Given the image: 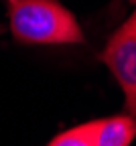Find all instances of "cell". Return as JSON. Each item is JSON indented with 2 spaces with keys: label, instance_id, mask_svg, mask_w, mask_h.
Returning a JSON list of instances; mask_svg holds the SVG:
<instances>
[{
  "label": "cell",
  "instance_id": "obj_3",
  "mask_svg": "<svg viewBox=\"0 0 136 146\" xmlns=\"http://www.w3.org/2000/svg\"><path fill=\"white\" fill-rule=\"evenodd\" d=\"M91 146H130L136 134V122L130 114L85 122Z\"/></svg>",
  "mask_w": 136,
  "mask_h": 146
},
{
  "label": "cell",
  "instance_id": "obj_5",
  "mask_svg": "<svg viewBox=\"0 0 136 146\" xmlns=\"http://www.w3.org/2000/svg\"><path fill=\"white\" fill-rule=\"evenodd\" d=\"M0 33H2V27H0Z\"/></svg>",
  "mask_w": 136,
  "mask_h": 146
},
{
  "label": "cell",
  "instance_id": "obj_4",
  "mask_svg": "<svg viewBox=\"0 0 136 146\" xmlns=\"http://www.w3.org/2000/svg\"><path fill=\"white\" fill-rule=\"evenodd\" d=\"M47 146H91L89 134H87V126L79 124L75 128H69V130L57 134Z\"/></svg>",
  "mask_w": 136,
  "mask_h": 146
},
{
  "label": "cell",
  "instance_id": "obj_2",
  "mask_svg": "<svg viewBox=\"0 0 136 146\" xmlns=\"http://www.w3.org/2000/svg\"><path fill=\"white\" fill-rule=\"evenodd\" d=\"M100 59L112 71L120 89L124 91L126 112L134 116L136 110V16L134 14H130L126 23H122L118 31L108 39Z\"/></svg>",
  "mask_w": 136,
  "mask_h": 146
},
{
  "label": "cell",
  "instance_id": "obj_1",
  "mask_svg": "<svg viewBox=\"0 0 136 146\" xmlns=\"http://www.w3.org/2000/svg\"><path fill=\"white\" fill-rule=\"evenodd\" d=\"M8 25L21 45H81L83 33L59 0H4Z\"/></svg>",
  "mask_w": 136,
  "mask_h": 146
}]
</instances>
